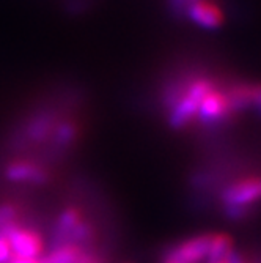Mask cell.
Returning a JSON list of instances; mask_svg holds the SVG:
<instances>
[{
	"mask_svg": "<svg viewBox=\"0 0 261 263\" xmlns=\"http://www.w3.org/2000/svg\"><path fill=\"white\" fill-rule=\"evenodd\" d=\"M0 236L7 238L11 254L16 257L39 258L44 255V238L36 229L14 222L0 232Z\"/></svg>",
	"mask_w": 261,
	"mask_h": 263,
	"instance_id": "cell-4",
	"label": "cell"
},
{
	"mask_svg": "<svg viewBox=\"0 0 261 263\" xmlns=\"http://www.w3.org/2000/svg\"><path fill=\"white\" fill-rule=\"evenodd\" d=\"M225 210H247L261 199V177H243L222 191Z\"/></svg>",
	"mask_w": 261,
	"mask_h": 263,
	"instance_id": "cell-5",
	"label": "cell"
},
{
	"mask_svg": "<svg viewBox=\"0 0 261 263\" xmlns=\"http://www.w3.org/2000/svg\"><path fill=\"white\" fill-rule=\"evenodd\" d=\"M52 235L55 246L66 243L82 246L85 241L91 240L93 229L79 206L68 205L57 216Z\"/></svg>",
	"mask_w": 261,
	"mask_h": 263,
	"instance_id": "cell-2",
	"label": "cell"
},
{
	"mask_svg": "<svg viewBox=\"0 0 261 263\" xmlns=\"http://www.w3.org/2000/svg\"><path fill=\"white\" fill-rule=\"evenodd\" d=\"M5 177L13 183H24V184H35L41 186L46 184L51 178L49 171L46 169L39 161L32 159H14L7 164Z\"/></svg>",
	"mask_w": 261,
	"mask_h": 263,
	"instance_id": "cell-7",
	"label": "cell"
},
{
	"mask_svg": "<svg viewBox=\"0 0 261 263\" xmlns=\"http://www.w3.org/2000/svg\"><path fill=\"white\" fill-rule=\"evenodd\" d=\"M74 263H104V261H103L101 257H98L96 254H91V252H88L87 249H84L82 254L77 257V260H76Z\"/></svg>",
	"mask_w": 261,
	"mask_h": 263,
	"instance_id": "cell-16",
	"label": "cell"
},
{
	"mask_svg": "<svg viewBox=\"0 0 261 263\" xmlns=\"http://www.w3.org/2000/svg\"><path fill=\"white\" fill-rule=\"evenodd\" d=\"M216 85V81L205 73H194L191 81L187 82L186 88L179 95L176 103L167 110L169 125L175 129H183L197 118L198 107L205 95Z\"/></svg>",
	"mask_w": 261,
	"mask_h": 263,
	"instance_id": "cell-1",
	"label": "cell"
},
{
	"mask_svg": "<svg viewBox=\"0 0 261 263\" xmlns=\"http://www.w3.org/2000/svg\"><path fill=\"white\" fill-rule=\"evenodd\" d=\"M212 263H228L227 260H219V261H212Z\"/></svg>",
	"mask_w": 261,
	"mask_h": 263,
	"instance_id": "cell-18",
	"label": "cell"
},
{
	"mask_svg": "<svg viewBox=\"0 0 261 263\" xmlns=\"http://www.w3.org/2000/svg\"><path fill=\"white\" fill-rule=\"evenodd\" d=\"M227 261H228V263H250V261H249V260H247V258H246L243 254H239V252H234V251L230 254V257L227 258Z\"/></svg>",
	"mask_w": 261,
	"mask_h": 263,
	"instance_id": "cell-17",
	"label": "cell"
},
{
	"mask_svg": "<svg viewBox=\"0 0 261 263\" xmlns=\"http://www.w3.org/2000/svg\"><path fill=\"white\" fill-rule=\"evenodd\" d=\"M198 0H169V10L176 17H186L187 10L191 8Z\"/></svg>",
	"mask_w": 261,
	"mask_h": 263,
	"instance_id": "cell-14",
	"label": "cell"
},
{
	"mask_svg": "<svg viewBox=\"0 0 261 263\" xmlns=\"http://www.w3.org/2000/svg\"><path fill=\"white\" fill-rule=\"evenodd\" d=\"M186 17L203 29H217L225 22L222 8L211 0H198L187 10Z\"/></svg>",
	"mask_w": 261,
	"mask_h": 263,
	"instance_id": "cell-9",
	"label": "cell"
},
{
	"mask_svg": "<svg viewBox=\"0 0 261 263\" xmlns=\"http://www.w3.org/2000/svg\"><path fill=\"white\" fill-rule=\"evenodd\" d=\"M11 248L5 236H0V263H7L11 258Z\"/></svg>",
	"mask_w": 261,
	"mask_h": 263,
	"instance_id": "cell-15",
	"label": "cell"
},
{
	"mask_svg": "<svg viewBox=\"0 0 261 263\" xmlns=\"http://www.w3.org/2000/svg\"><path fill=\"white\" fill-rule=\"evenodd\" d=\"M164 263H176V261H164Z\"/></svg>",
	"mask_w": 261,
	"mask_h": 263,
	"instance_id": "cell-19",
	"label": "cell"
},
{
	"mask_svg": "<svg viewBox=\"0 0 261 263\" xmlns=\"http://www.w3.org/2000/svg\"><path fill=\"white\" fill-rule=\"evenodd\" d=\"M82 246L73 243L57 245L54 249H51L46 255L41 257V263H74L77 257L82 254Z\"/></svg>",
	"mask_w": 261,
	"mask_h": 263,
	"instance_id": "cell-12",
	"label": "cell"
},
{
	"mask_svg": "<svg viewBox=\"0 0 261 263\" xmlns=\"http://www.w3.org/2000/svg\"><path fill=\"white\" fill-rule=\"evenodd\" d=\"M19 208L14 203H0V232L17 222Z\"/></svg>",
	"mask_w": 261,
	"mask_h": 263,
	"instance_id": "cell-13",
	"label": "cell"
},
{
	"mask_svg": "<svg viewBox=\"0 0 261 263\" xmlns=\"http://www.w3.org/2000/svg\"><path fill=\"white\" fill-rule=\"evenodd\" d=\"M208 241L209 233L192 236L189 240L178 243L175 248L167 251L164 261H176V263H200L208 257Z\"/></svg>",
	"mask_w": 261,
	"mask_h": 263,
	"instance_id": "cell-8",
	"label": "cell"
},
{
	"mask_svg": "<svg viewBox=\"0 0 261 263\" xmlns=\"http://www.w3.org/2000/svg\"><path fill=\"white\" fill-rule=\"evenodd\" d=\"M234 112L231 109L230 100L227 97L225 87L214 85L200 103L197 118L205 125H219L225 123L230 117H233Z\"/></svg>",
	"mask_w": 261,
	"mask_h": 263,
	"instance_id": "cell-6",
	"label": "cell"
},
{
	"mask_svg": "<svg viewBox=\"0 0 261 263\" xmlns=\"http://www.w3.org/2000/svg\"><path fill=\"white\" fill-rule=\"evenodd\" d=\"M77 137H79V123H76L74 120H63L62 118L49 140L54 150L63 152L69 147H73Z\"/></svg>",
	"mask_w": 261,
	"mask_h": 263,
	"instance_id": "cell-10",
	"label": "cell"
},
{
	"mask_svg": "<svg viewBox=\"0 0 261 263\" xmlns=\"http://www.w3.org/2000/svg\"><path fill=\"white\" fill-rule=\"evenodd\" d=\"M233 238L228 233H209V241H208V257L206 260L209 263L227 260L230 254L233 252Z\"/></svg>",
	"mask_w": 261,
	"mask_h": 263,
	"instance_id": "cell-11",
	"label": "cell"
},
{
	"mask_svg": "<svg viewBox=\"0 0 261 263\" xmlns=\"http://www.w3.org/2000/svg\"><path fill=\"white\" fill-rule=\"evenodd\" d=\"M60 120V114L55 107H46L33 112L21 125L17 136H14V143L27 145V143H41L49 140Z\"/></svg>",
	"mask_w": 261,
	"mask_h": 263,
	"instance_id": "cell-3",
	"label": "cell"
}]
</instances>
